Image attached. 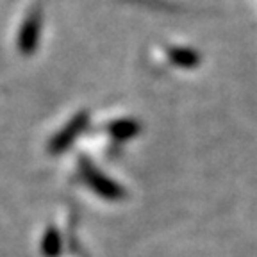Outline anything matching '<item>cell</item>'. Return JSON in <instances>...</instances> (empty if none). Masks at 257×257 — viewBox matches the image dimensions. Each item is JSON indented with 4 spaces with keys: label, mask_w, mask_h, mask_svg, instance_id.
<instances>
[{
    "label": "cell",
    "mask_w": 257,
    "mask_h": 257,
    "mask_svg": "<svg viewBox=\"0 0 257 257\" xmlns=\"http://www.w3.org/2000/svg\"><path fill=\"white\" fill-rule=\"evenodd\" d=\"M40 27H41V15L40 11H32L27 16L24 27L20 31V38H18V45L24 54H32L38 45V38H40Z\"/></svg>",
    "instance_id": "7a4b0ae2"
},
{
    "label": "cell",
    "mask_w": 257,
    "mask_h": 257,
    "mask_svg": "<svg viewBox=\"0 0 257 257\" xmlns=\"http://www.w3.org/2000/svg\"><path fill=\"white\" fill-rule=\"evenodd\" d=\"M107 131H109V134H112L116 140H128V138L136 136V134L140 133V125L134 120H118V121L109 123Z\"/></svg>",
    "instance_id": "3957f363"
},
{
    "label": "cell",
    "mask_w": 257,
    "mask_h": 257,
    "mask_svg": "<svg viewBox=\"0 0 257 257\" xmlns=\"http://www.w3.org/2000/svg\"><path fill=\"white\" fill-rule=\"evenodd\" d=\"M88 118H89L88 112H79V114H77V116L73 118V120L70 121L59 134H56V136L52 138L48 150H50L52 154H59V152H63V150L68 149L70 145H72V141L80 134V131L86 127Z\"/></svg>",
    "instance_id": "6da1fadb"
}]
</instances>
